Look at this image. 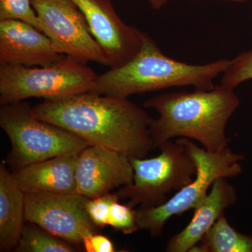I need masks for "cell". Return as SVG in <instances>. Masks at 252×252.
<instances>
[{
    "label": "cell",
    "mask_w": 252,
    "mask_h": 252,
    "mask_svg": "<svg viewBox=\"0 0 252 252\" xmlns=\"http://www.w3.org/2000/svg\"><path fill=\"white\" fill-rule=\"evenodd\" d=\"M38 119L70 131L91 145L142 158L154 148L152 117L128 97L84 93L44 99L32 107Z\"/></svg>",
    "instance_id": "obj_1"
},
{
    "label": "cell",
    "mask_w": 252,
    "mask_h": 252,
    "mask_svg": "<svg viewBox=\"0 0 252 252\" xmlns=\"http://www.w3.org/2000/svg\"><path fill=\"white\" fill-rule=\"evenodd\" d=\"M240 105L234 89L221 84L209 90L167 93L147 99L145 109L157 111L149 131L154 147L175 137L192 139L204 149L220 152L228 146L225 128Z\"/></svg>",
    "instance_id": "obj_2"
},
{
    "label": "cell",
    "mask_w": 252,
    "mask_h": 252,
    "mask_svg": "<svg viewBox=\"0 0 252 252\" xmlns=\"http://www.w3.org/2000/svg\"><path fill=\"white\" fill-rule=\"evenodd\" d=\"M230 60L220 59L206 64L182 62L164 54L157 43L145 32L142 47L128 63L97 74L91 93L129 97L173 87L193 86L209 90L224 73Z\"/></svg>",
    "instance_id": "obj_3"
},
{
    "label": "cell",
    "mask_w": 252,
    "mask_h": 252,
    "mask_svg": "<svg viewBox=\"0 0 252 252\" xmlns=\"http://www.w3.org/2000/svg\"><path fill=\"white\" fill-rule=\"evenodd\" d=\"M0 126L11 144L8 163L16 170L52 158L79 154L91 146L70 131L36 118L24 101L1 104Z\"/></svg>",
    "instance_id": "obj_4"
},
{
    "label": "cell",
    "mask_w": 252,
    "mask_h": 252,
    "mask_svg": "<svg viewBox=\"0 0 252 252\" xmlns=\"http://www.w3.org/2000/svg\"><path fill=\"white\" fill-rule=\"evenodd\" d=\"M97 74L86 63L64 56L47 66L0 64V104L28 98H63L94 89Z\"/></svg>",
    "instance_id": "obj_5"
},
{
    "label": "cell",
    "mask_w": 252,
    "mask_h": 252,
    "mask_svg": "<svg viewBox=\"0 0 252 252\" xmlns=\"http://www.w3.org/2000/svg\"><path fill=\"white\" fill-rule=\"evenodd\" d=\"M179 140L188 149L196 165V174L191 182L177 190L171 198L157 207H139L137 223L139 228L148 230L153 237L162 234L169 219L195 209L205 199L215 181L231 178L243 172L240 162L245 157L235 154L228 147L220 152H209L200 148L189 139Z\"/></svg>",
    "instance_id": "obj_6"
},
{
    "label": "cell",
    "mask_w": 252,
    "mask_h": 252,
    "mask_svg": "<svg viewBox=\"0 0 252 252\" xmlns=\"http://www.w3.org/2000/svg\"><path fill=\"white\" fill-rule=\"evenodd\" d=\"M160 153L151 158H132L133 181L117 192L121 198L129 199L132 207L159 206L165 203L172 190H179L193 180L196 165L188 149L180 140L163 142Z\"/></svg>",
    "instance_id": "obj_7"
},
{
    "label": "cell",
    "mask_w": 252,
    "mask_h": 252,
    "mask_svg": "<svg viewBox=\"0 0 252 252\" xmlns=\"http://www.w3.org/2000/svg\"><path fill=\"white\" fill-rule=\"evenodd\" d=\"M41 31L56 52L84 63L109 67L107 55L90 31L84 15L72 0H32Z\"/></svg>",
    "instance_id": "obj_8"
},
{
    "label": "cell",
    "mask_w": 252,
    "mask_h": 252,
    "mask_svg": "<svg viewBox=\"0 0 252 252\" xmlns=\"http://www.w3.org/2000/svg\"><path fill=\"white\" fill-rule=\"evenodd\" d=\"M88 200L79 193H25V220L73 245H82L96 227L86 210Z\"/></svg>",
    "instance_id": "obj_9"
},
{
    "label": "cell",
    "mask_w": 252,
    "mask_h": 252,
    "mask_svg": "<svg viewBox=\"0 0 252 252\" xmlns=\"http://www.w3.org/2000/svg\"><path fill=\"white\" fill-rule=\"evenodd\" d=\"M85 16L94 39L109 62V68L128 63L140 51L145 32L119 17L111 0H72Z\"/></svg>",
    "instance_id": "obj_10"
},
{
    "label": "cell",
    "mask_w": 252,
    "mask_h": 252,
    "mask_svg": "<svg viewBox=\"0 0 252 252\" xmlns=\"http://www.w3.org/2000/svg\"><path fill=\"white\" fill-rule=\"evenodd\" d=\"M75 177L77 193L91 199L130 185L134 170L127 156L105 147L91 145L79 154Z\"/></svg>",
    "instance_id": "obj_11"
},
{
    "label": "cell",
    "mask_w": 252,
    "mask_h": 252,
    "mask_svg": "<svg viewBox=\"0 0 252 252\" xmlns=\"http://www.w3.org/2000/svg\"><path fill=\"white\" fill-rule=\"evenodd\" d=\"M64 56L34 26L21 20H0V64L47 66Z\"/></svg>",
    "instance_id": "obj_12"
},
{
    "label": "cell",
    "mask_w": 252,
    "mask_h": 252,
    "mask_svg": "<svg viewBox=\"0 0 252 252\" xmlns=\"http://www.w3.org/2000/svg\"><path fill=\"white\" fill-rule=\"evenodd\" d=\"M238 200L236 190L227 178L214 182L207 196L194 209L193 216L182 231L170 238L167 252H190L200 243L225 209Z\"/></svg>",
    "instance_id": "obj_13"
},
{
    "label": "cell",
    "mask_w": 252,
    "mask_h": 252,
    "mask_svg": "<svg viewBox=\"0 0 252 252\" xmlns=\"http://www.w3.org/2000/svg\"><path fill=\"white\" fill-rule=\"evenodd\" d=\"M79 154L61 156L17 169L12 172L24 193H77L76 165Z\"/></svg>",
    "instance_id": "obj_14"
},
{
    "label": "cell",
    "mask_w": 252,
    "mask_h": 252,
    "mask_svg": "<svg viewBox=\"0 0 252 252\" xmlns=\"http://www.w3.org/2000/svg\"><path fill=\"white\" fill-rule=\"evenodd\" d=\"M25 222V193L4 164L0 165V251L17 246Z\"/></svg>",
    "instance_id": "obj_15"
},
{
    "label": "cell",
    "mask_w": 252,
    "mask_h": 252,
    "mask_svg": "<svg viewBox=\"0 0 252 252\" xmlns=\"http://www.w3.org/2000/svg\"><path fill=\"white\" fill-rule=\"evenodd\" d=\"M190 252H252V235L237 231L223 213Z\"/></svg>",
    "instance_id": "obj_16"
},
{
    "label": "cell",
    "mask_w": 252,
    "mask_h": 252,
    "mask_svg": "<svg viewBox=\"0 0 252 252\" xmlns=\"http://www.w3.org/2000/svg\"><path fill=\"white\" fill-rule=\"evenodd\" d=\"M17 252H75L72 244L53 235L35 223H25L21 238L15 248Z\"/></svg>",
    "instance_id": "obj_17"
},
{
    "label": "cell",
    "mask_w": 252,
    "mask_h": 252,
    "mask_svg": "<svg viewBox=\"0 0 252 252\" xmlns=\"http://www.w3.org/2000/svg\"><path fill=\"white\" fill-rule=\"evenodd\" d=\"M252 80V49L244 51L234 59L222 74L220 84L235 89L240 84Z\"/></svg>",
    "instance_id": "obj_18"
},
{
    "label": "cell",
    "mask_w": 252,
    "mask_h": 252,
    "mask_svg": "<svg viewBox=\"0 0 252 252\" xmlns=\"http://www.w3.org/2000/svg\"><path fill=\"white\" fill-rule=\"evenodd\" d=\"M5 19L21 20L41 31L32 0H0V20Z\"/></svg>",
    "instance_id": "obj_19"
},
{
    "label": "cell",
    "mask_w": 252,
    "mask_h": 252,
    "mask_svg": "<svg viewBox=\"0 0 252 252\" xmlns=\"http://www.w3.org/2000/svg\"><path fill=\"white\" fill-rule=\"evenodd\" d=\"M136 215L137 210H133V207L128 204H121L119 200H117L111 207L109 225L124 234H132L140 230Z\"/></svg>",
    "instance_id": "obj_20"
},
{
    "label": "cell",
    "mask_w": 252,
    "mask_h": 252,
    "mask_svg": "<svg viewBox=\"0 0 252 252\" xmlns=\"http://www.w3.org/2000/svg\"><path fill=\"white\" fill-rule=\"evenodd\" d=\"M120 199L117 193H108L87 200L86 210L96 227L102 228L109 225L111 207L114 202Z\"/></svg>",
    "instance_id": "obj_21"
},
{
    "label": "cell",
    "mask_w": 252,
    "mask_h": 252,
    "mask_svg": "<svg viewBox=\"0 0 252 252\" xmlns=\"http://www.w3.org/2000/svg\"><path fill=\"white\" fill-rule=\"evenodd\" d=\"M82 245L87 252H116L110 239L105 235L95 234V233L84 237Z\"/></svg>",
    "instance_id": "obj_22"
},
{
    "label": "cell",
    "mask_w": 252,
    "mask_h": 252,
    "mask_svg": "<svg viewBox=\"0 0 252 252\" xmlns=\"http://www.w3.org/2000/svg\"><path fill=\"white\" fill-rule=\"evenodd\" d=\"M154 9L159 10L174 0H145Z\"/></svg>",
    "instance_id": "obj_23"
},
{
    "label": "cell",
    "mask_w": 252,
    "mask_h": 252,
    "mask_svg": "<svg viewBox=\"0 0 252 252\" xmlns=\"http://www.w3.org/2000/svg\"><path fill=\"white\" fill-rule=\"evenodd\" d=\"M220 1H226V2L237 3V4H240V3L246 2L248 0H220Z\"/></svg>",
    "instance_id": "obj_24"
}]
</instances>
